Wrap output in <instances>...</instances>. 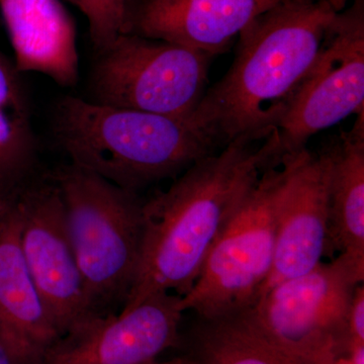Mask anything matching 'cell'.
Here are the masks:
<instances>
[{"label":"cell","mask_w":364,"mask_h":364,"mask_svg":"<svg viewBox=\"0 0 364 364\" xmlns=\"http://www.w3.org/2000/svg\"><path fill=\"white\" fill-rule=\"evenodd\" d=\"M347 328L349 337L353 342L364 343V287L358 284L353 294L347 314Z\"/></svg>","instance_id":"cell-20"},{"label":"cell","mask_w":364,"mask_h":364,"mask_svg":"<svg viewBox=\"0 0 364 364\" xmlns=\"http://www.w3.org/2000/svg\"><path fill=\"white\" fill-rule=\"evenodd\" d=\"M257 143L239 139L228 144L144 200L140 260L123 310L153 294L184 296L191 291L215 242L259 181Z\"/></svg>","instance_id":"cell-2"},{"label":"cell","mask_w":364,"mask_h":364,"mask_svg":"<svg viewBox=\"0 0 364 364\" xmlns=\"http://www.w3.org/2000/svg\"><path fill=\"white\" fill-rule=\"evenodd\" d=\"M28 272L61 337L90 317L72 247L65 208L51 173H41L14 196Z\"/></svg>","instance_id":"cell-9"},{"label":"cell","mask_w":364,"mask_h":364,"mask_svg":"<svg viewBox=\"0 0 364 364\" xmlns=\"http://www.w3.org/2000/svg\"><path fill=\"white\" fill-rule=\"evenodd\" d=\"M331 250L364 272V112L325 149Z\"/></svg>","instance_id":"cell-15"},{"label":"cell","mask_w":364,"mask_h":364,"mask_svg":"<svg viewBox=\"0 0 364 364\" xmlns=\"http://www.w3.org/2000/svg\"><path fill=\"white\" fill-rule=\"evenodd\" d=\"M50 173L63 200L91 315L121 312L140 260L144 200L73 163Z\"/></svg>","instance_id":"cell-4"},{"label":"cell","mask_w":364,"mask_h":364,"mask_svg":"<svg viewBox=\"0 0 364 364\" xmlns=\"http://www.w3.org/2000/svg\"><path fill=\"white\" fill-rule=\"evenodd\" d=\"M52 132L70 163L136 193L181 176L217 149L188 119L107 107L72 95L55 105Z\"/></svg>","instance_id":"cell-3"},{"label":"cell","mask_w":364,"mask_h":364,"mask_svg":"<svg viewBox=\"0 0 364 364\" xmlns=\"http://www.w3.org/2000/svg\"><path fill=\"white\" fill-rule=\"evenodd\" d=\"M14 196L0 222V343L16 364H40L61 334L26 267Z\"/></svg>","instance_id":"cell-13"},{"label":"cell","mask_w":364,"mask_h":364,"mask_svg":"<svg viewBox=\"0 0 364 364\" xmlns=\"http://www.w3.org/2000/svg\"><path fill=\"white\" fill-rule=\"evenodd\" d=\"M184 355L196 364H305L274 343L245 313L219 320L198 318Z\"/></svg>","instance_id":"cell-16"},{"label":"cell","mask_w":364,"mask_h":364,"mask_svg":"<svg viewBox=\"0 0 364 364\" xmlns=\"http://www.w3.org/2000/svg\"><path fill=\"white\" fill-rule=\"evenodd\" d=\"M7 198L6 200H0V222H1L2 213H4V205H6Z\"/></svg>","instance_id":"cell-24"},{"label":"cell","mask_w":364,"mask_h":364,"mask_svg":"<svg viewBox=\"0 0 364 364\" xmlns=\"http://www.w3.org/2000/svg\"><path fill=\"white\" fill-rule=\"evenodd\" d=\"M20 73L38 72L70 87L79 76L76 28L59 0H0Z\"/></svg>","instance_id":"cell-14"},{"label":"cell","mask_w":364,"mask_h":364,"mask_svg":"<svg viewBox=\"0 0 364 364\" xmlns=\"http://www.w3.org/2000/svg\"><path fill=\"white\" fill-rule=\"evenodd\" d=\"M85 14L95 51H102L124 33L130 0H67Z\"/></svg>","instance_id":"cell-18"},{"label":"cell","mask_w":364,"mask_h":364,"mask_svg":"<svg viewBox=\"0 0 364 364\" xmlns=\"http://www.w3.org/2000/svg\"><path fill=\"white\" fill-rule=\"evenodd\" d=\"M363 279V273L339 255L265 289L245 314L304 363L333 364L355 343L349 337L347 314Z\"/></svg>","instance_id":"cell-8"},{"label":"cell","mask_w":364,"mask_h":364,"mask_svg":"<svg viewBox=\"0 0 364 364\" xmlns=\"http://www.w3.org/2000/svg\"><path fill=\"white\" fill-rule=\"evenodd\" d=\"M212 58L183 46L121 33L97 52L88 100L188 119L207 90Z\"/></svg>","instance_id":"cell-7"},{"label":"cell","mask_w":364,"mask_h":364,"mask_svg":"<svg viewBox=\"0 0 364 364\" xmlns=\"http://www.w3.org/2000/svg\"><path fill=\"white\" fill-rule=\"evenodd\" d=\"M279 0H130L124 33L165 41L214 57Z\"/></svg>","instance_id":"cell-12"},{"label":"cell","mask_w":364,"mask_h":364,"mask_svg":"<svg viewBox=\"0 0 364 364\" xmlns=\"http://www.w3.org/2000/svg\"><path fill=\"white\" fill-rule=\"evenodd\" d=\"M364 112V0H353L326 28L312 66L274 131L261 145L262 173L306 149L318 132Z\"/></svg>","instance_id":"cell-6"},{"label":"cell","mask_w":364,"mask_h":364,"mask_svg":"<svg viewBox=\"0 0 364 364\" xmlns=\"http://www.w3.org/2000/svg\"><path fill=\"white\" fill-rule=\"evenodd\" d=\"M328 2H329L335 13H340V11L346 9V6L350 4L351 0H328Z\"/></svg>","instance_id":"cell-22"},{"label":"cell","mask_w":364,"mask_h":364,"mask_svg":"<svg viewBox=\"0 0 364 364\" xmlns=\"http://www.w3.org/2000/svg\"><path fill=\"white\" fill-rule=\"evenodd\" d=\"M150 364H196L195 361L191 360V358H188V356L181 355L179 358H176L173 359H170V360L167 361H159L156 360L154 363Z\"/></svg>","instance_id":"cell-21"},{"label":"cell","mask_w":364,"mask_h":364,"mask_svg":"<svg viewBox=\"0 0 364 364\" xmlns=\"http://www.w3.org/2000/svg\"><path fill=\"white\" fill-rule=\"evenodd\" d=\"M181 296L153 294L130 309L73 326L40 364H150L181 343Z\"/></svg>","instance_id":"cell-10"},{"label":"cell","mask_w":364,"mask_h":364,"mask_svg":"<svg viewBox=\"0 0 364 364\" xmlns=\"http://www.w3.org/2000/svg\"><path fill=\"white\" fill-rule=\"evenodd\" d=\"M0 107L30 117V98L21 80V73L0 53Z\"/></svg>","instance_id":"cell-19"},{"label":"cell","mask_w":364,"mask_h":364,"mask_svg":"<svg viewBox=\"0 0 364 364\" xmlns=\"http://www.w3.org/2000/svg\"><path fill=\"white\" fill-rule=\"evenodd\" d=\"M335 13L328 0H279L238 36L225 75L189 122L215 144L264 141L284 116Z\"/></svg>","instance_id":"cell-1"},{"label":"cell","mask_w":364,"mask_h":364,"mask_svg":"<svg viewBox=\"0 0 364 364\" xmlns=\"http://www.w3.org/2000/svg\"><path fill=\"white\" fill-rule=\"evenodd\" d=\"M282 165L287 173L277 202L274 258L263 291L311 272L331 250L329 160L325 151L313 154L305 149Z\"/></svg>","instance_id":"cell-11"},{"label":"cell","mask_w":364,"mask_h":364,"mask_svg":"<svg viewBox=\"0 0 364 364\" xmlns=\"http://www.w3.org/2000/svg\"><path fill=\"white\" fill-rule=\"evenodd\" d=\"M0 364H16L11 354L1 343H0Z\"/></svg>","instance_id":"cell-23"},{"label":"cell","mask_w":364,"mask_h":364,"mask_svg":"<svg viewBox=\"0 0 364 364\" xmlns=\"http://www.w3.org/2000/svg\"><path fill=\"white\" fill-rule=\"evenodd\" d=\"M286 173L284 165L263 172L215 242L196 284L181 296L183 312L212 321L255 305L272 273L277 202Z\"/></svg>","instance_id":"cell-5"},{"label":"cell","mask_w":364,"mask_h":364,"mask_svg":"<svg viewBox=\"0 0 364 364\" xmlns=\"http://www.w3.org/2000/svg\"><path fill=\"white\" fill-rule=\"evenodd\" d=\"M41 173L30 117L0 107V200L11 198Z\"/></svg>","instance_id":"cell-17"}]
</instances>
